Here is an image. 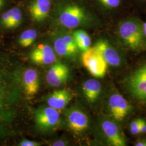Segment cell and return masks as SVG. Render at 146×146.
Masks as SVG:
<instances>
[{"label": "cell", "instance_id": "cell-4", "mask_svg": "<svg viewBox=\"0 0 146 146\" xmlns=\"http://www.w3.org/2000/svg\"><path fill=\"white\" fill-rule=\"evenodd\" d=\"M35 121L38 128L49 131L57 127L60 122V115L58 110L51 107L39 110L35 114Z\"/></svg>", "mask_w": 146, "mask_h": 146}, {"label": "cell", "instance_id": "cell-5", "mask_svg": "<svg viewBox=\"0 0 146 146\" xmlns=\"http://www.w3.org/2000/svg\"><path fill=\"white\" fill-rule=\"evenodd\" d=\"M86 18L84 9L78 5L66 7L59 16V20L63 26L74 28L79 26Z\"/></svg>", "mask_w": 146, "mask_h": 146}, {"label": "cell", "instance_id": "cell-7", "mask_svg": "<svg viewBox=\"0 0 146 146\" xmlns=\"http://www.w3.org/2000/svg\"><path fill=\"white\" fill-rule=\"evenodd\" d=\"M101 128L110 145L126 146V140L119 125L114 121L104 120L101 123Z\"/></svg>", "mask_w": 146, "mask_h": 146}, {"label": "cell", "instance_id": "cell-24", "mask_svg": "<svg viewBox=\"0 0 146 146\" xmlns=\"http://www.w3.org/2000/svg\"><path fill=\"white\" fill-rule=\"evenodd\" d=\"M40 145V143L36 142L26 140H23L20 143V146H37Z\"/></svg>", "mask_w": 146, "mask_h": 146}, {"label": "cell", "instance_id": "cell-25", "mask_svg": "<svg viewBox=\"0 0 146 146\" xmlns=\"http://www.w3.org/2000/svg\"><path fill=\"white\" fill-rule=\"evenodd\" d=\"M140 133H146V122L143 119H141L140 125Z\"/></svg>", "mask_w": 146, "mask_h": 146}, {"label": "cell", "instance_id": "cell-9", "mask_svg": "<svg viewBox=\"0 0 146 146\" xmlns=\"http://www.w3.org/2000/svg\"><path fill=\"white\" fill-rule=\"evenodd\" d=\"M69 76L68 67L62 63L53 65L47 73L46 80L50 85L58 87L64 82Z\"/></svg>", "mask_w": 146, "mask_h": 146}, {"label": "cell", "instance_id": "cell-14", "mask_svg": "<svg viewBox=\"0 0 146 146\" xmlns=\"http://www.w3.org/2000/svg\"><path fill=\"white\" fill-rule=\"evenodd\" d=\"M25 93L28 97L36 94L39 89V78L36 71L29 69L25 72L23 78Z\"/></svg>", "mask_w": 146, "mask_h": 146}, {"label": "cell", "instance_id": "cell-10", "mask_svg": "<svg viewBox=\"0 0 146 146\" xmlns=\"http://www.w3.org/2000/svg\"><path fill=\"white\" fill-rule=\"evenodd\" d=\"M67 122L69 127L75 133H81L88 127L87 115L81 110H72L68 114Z\"/></svg>", "mask_w": 146, "mask_h": 146}, {"label": "cell", "instance_id": "cell-30", "mask_svg": "<svg viewBox=\"0 0 146 146\" xmlns=\"http://www.w3.org/2000/svg\"><path fill=\"white\" fill-rule=\"evenodd\" d=\"M143 34H144V35L146 36V31H143Z\"/></svg>", "mask_w": 146, "mask_h": 146}, {"label": "cell", "instance_id": "cell-12", "mask_svg": "<svg viewBox=\"0 0 146 146\" xmlns=\"http://www.w3.org/2000/svg\"><path fill=\"white\" fill-rule=\"evenodd\" d=\"M51 5L50 0H34L29 7L32 19L36 21L44 20L50 11Z\"/></svg>", "mask_w": 146, "mask_h": 146}, {"label": "cell", "instance_id": "cell-15", "mask_svg": "<svg viewBox=\"0 0 146 146\" xmlns=\"http://www.w3.org/2000/svg\"><path fill=\"white\" fill-rule=\"evenodd\" d=\"M22 14L21 10L14 7L3 13L0 19L1 26L5 28H14L21 24Z\"/></svg>", "mask_w": 146, "mask_h": 146}, {"label": "cell", "instance_id": "cell-16", "mask_svg": "<svg viewBox=\"0 0 146 146\" xmlns=\"http://www.w3.org/2000/svg\"><path fill=\"white\" fill-rule=\"evenodd\" d=\"M82 89L87 99L89 102H93L101 93V84L97 80L89 79L84 82Z\"/></svg>", "mask_w": 146, "mask_h": 146}, {"label": "cell", "instance_id": "cell-22", "mask_svg": "<svg viewBox=\"0 0 146 146\" xmlns=\"http://www.w3.org/2000/svg\"><path fill=\"white\" fill-rule=\"evenodd\" d=\"M62 38L63 40L68 44L69 47H70L71 48L73 49V50H74L75 52H77L78 48L73 36L67 35L62 37Z\"/></svg>", "mask_w": 146, "mask_h": 146}, {"label": "cell", "instance_id": "cell-8", "mask_svg": "<svg viewBox=\"0 0 146 146\" xmlns=\"http://www.w3.org/2000/svg\"><path fill=\"white\" fill-rule=\"evenodd\" d=\"M31 61L40 65L50 64L56 60V55L52 47L47 44H40L31 54Z\"/></svg>", "mask_w": 146, "mask_h": 146}, {"label": "cell", "instance_id": "cell-23", "mask_svg": "<svg viewBox=\"0 0 146 146\" xmlns=\"http://www.w3.org/2000/svg\"><path fill=\"white\" fill-rule=\"evenodd\" d=\"M100 2L106 7L112 8L120 5V0H99Z\"/></svg>", "mask_w": 146, "mask_h": 146}, {"label": "cell", "instance_id": "cell-28", "mask_svg": "<svg viewBox=\"0 0 146 146\" xmlns=\"http://www.w3.org/2000/svg\"><path fill=\"white\" fill-rule=\"evenodd\" d=\"M5 1L4 0H0V9L2 8V7L4 5Z\"/></svg>", "mask_w": 146, "mask_h": 146}, {"label": "cell", "instance_id": "cell-20", "mask_svg": "<svg viewBox=\"0 0 146 146\" xmlns=\"http://www.w3.org/2000/svg\"><path fill=\"white\" fill-rule=\"evenodd\" d=\"M7 92L6 84L0 75V119L2 117V114L6 105Z\"/></svg>", "mask_w": 146, "mask_h": 146}, {"label": "cell", "instance_id": "cell-21", "mask_svg": "<svg viewBox=\"0 0 146 146\" xmlns=\"http://www.w3.org/2000/svg\"><path fill=\"white\" fill-rule=\"evenodd\" d=\"M140 119H136L132 121L130 125V130L131 133L135 135L140 133Z\"/></svg>", "mask_w": 146, "mask_h": 146}, {"label": "cell", "instance_id": "cell-11", "mask_svg": "<svg viewBox=\"0 0 146 146\" xmlns=\"http://www.w3.org/2000/svg\"><path fill=\"white\" fill-rule=\"evenodd\" d=\"M95 46L99 49L108 64L113 67H118L121 64L122 60L119 52L107 41L100 40Z\"/></svg>", "mask_w": 146, "mask_h": 146}, {"label": "cell", "instance_id": "cell-13", "mask_svg": "<svg viewBox=\"0 0 146 146\" xmlns=\"http://www.w3.org/2000/svg\"><path fill=\"white\" fill-rule=\"evenodd\" d=\"M72 98V95L68 90H59L50 95L47 99V103L50 107L58 110L64 108Z\"/></svg>", "mask_w": 146, "mask_h": 146}, {"label": "cell", "instance_id": "cell-2", "mask_svg": "<svg viewBox=\"0 0 146 146\" xmlns=\"http://www.w3.org/2000/svg\"><path fill=\"white\" fill-rule=\"evenodd\" d=\"M121 38L132 49L141 47L143 39V31L141 25L134 21H125L119 27Z\"/></svg>", "mask_w": 146, "mask_h": 146}, {"label": "cell", "instance_id": "cell-19", "mask_svg": "<svg viewBox=\"0 0 146 146\" xmlns=\"http://www.w3.org/2000/svg\"><path fill=\"white\" fill-rule=\"evenodd\" d=\"M37 37V32L35 29H28L21 34L19 38V43L22 47L31 46Z\"/></svg>", "mask_w": 146, "mask_h": 146}, {"label": "cell", "instance_id": "cell-29", "mask_svg": "<svg viewBox=\"0 0 146 146\" xmlns=\"http://www.w3.org/2000/svg\"><path fill=\"white\" fill-rule=\"evenodd\" d=\"M142 28H143V31H146V22H145L143 26H142Z\"/></svg>", "mask_w": 146, "mask_h": 146}, {"label": "cell", "instance_id": "cell-26", "mask_svg": "<svg viewBox=\"0 0 146 146\" xmlns=\"http://www.w3.org/2000/svg\"><path fill=\"white\" fill-rule=\"evenodd\" d=\"M135 146H146V140H141L137 141L135 144Z\"/></svg>", "mask_w": 146, "mask_h": 146}, {"label": "cell", "instance_id": "cell-18", "mask_svg": "<svg viewBox=\"0 0 146 146\" xmlns=\"http://www.w3.org/2000/svg\"><path fill=\"white\" fill-rule=\"evenodd\" d=\"M54 49L55 52L60 56H70L75 54L76 52L69 47L63 40L62 37H58L54 42Z\"/></svg>", "mask_w": 146, "mask_h": 146}, {"label": "cell", "instance_id": "cell-17", "mask_svg": "<svg viewBox=\"0 0 146 146\" xmlns=\"http://www.w3.org/2000/svg\"><path fill=\"white\" fill-rule=\"evenodd\" d=\"M73 36L78 49L84 52L90 47L91 39L88 33L84 30H76L73 33Z\"/></svg>", "mask_w": 146, "mask_h": 146}, {"label": "cell", "instance_id": "cell-27", "mask_svg": "<svg viewBox=\"0 0 146 146\" xmlns=\"http://www.w3.org/2000/svg\"><path fill=\"white\" fill-rule=\"evenodd\" d=\"M65 143L62 141H58L55 143H53L52 146H65Z\"/></svg>", "mask_w": 146, "mask_h": 146}, {"label": "cell", "instance_id": "cell-3", "mask_svg": "<svg viewBox=\"0 0 146 146\" xmlns=\"http://www.w3.org/2000/svg\"><path fill=\"white\" fill-rule=\"evenodd\" d=\"M127 88L136 99L146 102V64L138 68L129 77Z\"/></svg>", "mask_w": 146, "mask_h": 146}, {"label": "cell", "instance_id": "cell-1", "mask_svg": "<svg viewBox=\"0 0 146 146\" xmlns=\"http://www.w3.org/2000/svg\"><path fill=\"white\" fill-rule=\"evenodd\" d=\"M82 61L84 67L94 77L101 78L105 75L108 64L95 46L84 52L82 55Z\"/></svg>", "mask_w": 146, "mask_h": 146}, {"label": "cell", "instance_id": "cell-6", "mask_svg": "<svg viewBox=\"0 0 146 146\" xmlns=\"http://www.w3.org/2000/svg\"><path fill=\"white\" fill-rule=\"evenodd\" d=\"M108 106L112 116L117 121L123 120L131 110V104L118 93H115L110 96Z\"/></svg>", "mask_w": 146, "mask_h": 146}]
</instances>
